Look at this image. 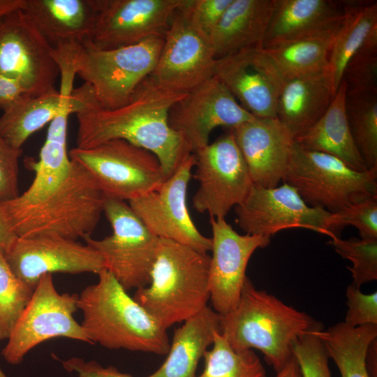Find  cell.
<instances>
[{"instance_id":"obj_1","label":"cell","mask_w":377,"mask_h":377,"mask_svg":"<svg viewBox=\"0 0 377 377\" xmlns=\"http://www.w3.org/2000/svg\"><path fill=\"white\" fill-rule=\"evenodd\" d=\"M73 114L63 98L50 123L38 158L28 157L34 173L29 186L0 208L17 237L56 235L77 240L91 237L103 213L105 197L89 172L67 150L68 119Z\"/></svg>"},{"instance_id":"obj_2","label":"cell","mask_w":377,"mask_h":377,"mask_svg":"<svg viewBox=\"0 0 377 377\" xmlns=\"http://www.w3.org/2000/svg\"><path fill=\"white\" fill-rule=\"evenodd\" d=\"M186 94L165 89L150 77L139 85L125 105L116 109L99 107L91 94H78L75 96L77 147L124 140L154 154L170 177L193 154L168 123L170 109Z\"/></svg>"},{"instance_id":"obj_3","label":"cell","mask_w":377,"mask_h":377,"mask_svg":"<svg viewBox=\"0 0 377 377\" xmlns=\"http://www.w3.org/2000/svg\"><path fill=\"white\" fill-rule=\"evenodd\" d=\"M320 330L312 317L257 289L248 277L236 307L220 321V334L233 350L258 349L276 372L293 356L300 336Z\"/></svg>"},{"instance_id":"obj_4","label":"cell","mask_w":377,"mask_h":377,"mask_svg":"<svg viewBox=\"0 0 377 377\" xmlns=\"http://www.w3.org/2000/svg\"><path fill=\"white\" fill-rule=\"evenodd\" d=\"M98 281L78 295L83 314L81 325L92 343L109 349H125L167 355L170 341L163 328L107 269Z\"/></svg>"},{"instance_id":"obj_5","label":"cell","mask_w":377,"mask_h":377,"mask_svg":"<svg viewBox=\"0 0 377 377\" xmlns=\"http://www.w3.org/2000/svg\"><path fill=\"white\" fill-rule=\"evenodd\" d=\"M209 263L206 253L160 239L150 282L133 297L167 330L207 306Z\"/></svg>"},{"instance_id":"obj_6","label":"cell","mask_w":377,"mask_h":377,"mask_svg":"<svg viewBox=\"0 0 377 377\" xmlns=\"http://www.w3.org/2000/svg\"><path fill=\"white\" fill-rule=\"evenodd\" d=\"M164 42L154 36L114 49L96 47L90 39L69 43L75 74L87 84L95 103L104 109L125 105L154 71Z\"/></svg>"},{"instance_id":"obj_7","label":"cell","mask_w":377,"mask_h":377,"mask_svg":"<svg viewBox=\"0 0 377 377\" xmlns=\"http://www.w3.org/2000/svg\"><path fill=\"white\" fill-rule=\"evenodd\" d=\"M282 182L293 186L308 205L331 213L377 196V169L357 171L337 157L295 141Z\"/></svg>"},{"instance_id":"obj_8","label":"cell","mask_w":377,"mask_h":377,"mask_svg":"<svg viewBox=\"0 0 377 377\" xmlns=\"http://www.w3.org/2000/svg\"><path fill=\"white\" fill-rule=\"evenodd\" d=\"M68 154L89 172L105 198L128 202L157 189L168 177L154 154L121 139L76 147Z\"/></svg>"},{"instance_id":"obj_9","label":"cell","mask_w":377,"mask_h":377,"mask_svg":"<svg viewBox=\"0 0 377 377\" xmlns=\"http://www.w3.org/2000/svg\"><path fill=\"white\" fill-rule=\"evenodd\" d=\"M103 213L112 232L85 243L102 256L105 269L128 292L148 286L160 239L141 221L125 201L105 198Z\"/></svg>"},{"instance_id":"obj_10","label":"cell","mask_w":377,"mask_h":377,"mask_svg":"<svg viewBox=\"0 0 377 377\" xmlns=\"http://www.w3.org/2000/svg\"><path fill=\"white\" fill-rule=\"evenodd\" d=\"M78 295L59 293L52 274L43 275L17 320L1 354L7 362L20 364L38 344L57 337L91 343L81 324L74 318Z\"/></svg>"},{"instance_id":"obj_11","label":"cell","mask_w":377,"mask_h":377,"mask_svg":"<svg viewBox=\"0 0 377 377\" xmlns=\"http://www.w3.org/2000/svg\"><path fill=\"white\" fill-rule=\"evenodd\" d=\"M235 209L236 223L245 234L271 237L282 230L300 228L331 239L340 237L332 223V213L308 205L286 182L269 188L253 185Z\"/></svg>"},{"instance_id":"obj_12","label":"cell","mask_w":377,"mask_h":377,"mask_svg":"<svg viewBox=\"0 0 377 377\" xmlns=\"http://www.w3.org/2000/svg\"><path fill=\"white\" fill-rule=\"evenodd\" d=\"M193 177L198 188L192 200L199 213L224 218L245 199L253 183L230 131L194 153Z\"/></svg>"},{"instance_id":"obj_13","label":"cell","mask_w":377,"mask_h":377,"mask_svg":"<svg viewBox=\"0 0 377 377\" xmlns=\"http://www.w3.org/2000/svg\"><path fill=\"white\" fill-rule=\"evenodd\" d=\"M53 52L22 10L0 20V73L17 80L27 94L57 90L60 70Z\"/></svg>"},{"instance_id":"obj_14","label":"cell","mask_w":377,"mask_h":377,"mask_svg":"<svg viewBox=\"0 0 377 377\" xmlns=\"http://www.w3.org/2000/svg\"><path fill=\"white\" fill-rule=\"evenodd\" d=\"M195 164V156L191 154L157 189L131 200L128 204L159 239L207 253L212 249V239L198 230L186 205L188 186Z\"/></svg>"},{"instance_id":"obj_15","label":"cell","mask_w":377,"mask_h":377,"mask_svg":"<svg viewBox=\"0 0 377 377\" xmlns=\"http://www.w3.org/2000/svg\"><path fill=\"white\" fill-rule=\"evenodd\" d=\"M179 8L164 33L163 45L149 77L165 89L187 93L214 77L216 57L210 37Z\"/></svg>"},{"instance_id":"obj_16","label":"cell","mask_w":377,"mask_h":377,"mask_svg":"<svg viewBox=\"0 0 377 377\" xmlns=\"http://www.w3.org/2000/svg\"><path fill=\"white\" fill-rule=\"evenodd\" d=\"M3 255L13 273L33 289L45 274L105 269L101 255L89 245L56 235L17 237Z\"/></svg>"},{"instance_id":"obj_17","label":"cell","mask_w":377,"mask_h":377,"mask_svg":"<svg viewBox=\"0 0 377 377\" xmlns=\"http://www.w3.org/2000/svg\"><path fill=\"white\" fill-rule=\"evenodd\" d=\"M253 118L214 76L187 92L173 105L168 123L194 154L209 143L214 128L222 126L229 130Z\"/></svg>"},{"instance_id":"obj_18","label":"cell","mask_w":377,"mask_h":377,"mask_svg":"<svg viewBox=\"0 0 377 377\" xmlns=\"http://www.w3.org/2000/svg\"><path fill=\"white\" fill-rule=\"evenodd\" d=\"M214 76L253 116L276 118L284 80L265 49H245L216 59Z\"/></svg>"},{"instance_id":"obj_19","label":"cell","mask_w":377,"mask_h":377,"mask_svg":"<svg viewBox=\"0 0 377 377\" xmlns=\"http://www.w3.org/2000/svg\"><path fill=\"white\" fill-rule=\"evenodd\" d=\"M212 256L208 286L213 309L225 316L237 306L247 278L246 270L252 254L270 242L269 237L240 235L224 218L210 216Z\"/></svg>"},{"instance_id":"obj_20","label":"cell","mask_w":377,"mask_h":377,"mask_svg":"<svg viewBox=\"0 0 377 377\" xmlns=\"http://www.w3.org/2000/svg\"><path fill=\"white\" fill-rule=\"evenodd\" d=\"M98 14L91 41L114 49L163 36L182 0H98Z\"/></svg>"},{"instance_id":"obj_21","label":"cell","mask_w":377,"mask_h":377,"mask_svg":"<svg viewBox=\"0 0 377 377\" xmlns=\"http://www.w3.org/2000/svg\"><path fill=\"white\" fill-rule=\"evenodd\" d=\"M246 165L253 185L279 186L290 161L294 139L277 118H258L229 129Z\"/></svg>"},{"instance_id":"obj_22","label":"cell","mask_w":377,"mask_h":377,"mask_svg":"<svg viewBox=\"0 0 377 377\" xmlns=\"http://www.w3.org/2000/svg\"><path fill=\"white\" fill-rule=\"evenodd\" d=\"M53 47L91 39L98 0H27L22 10Z\"/></svg>"},{"instance_id":"obj_23","label":"cell","mask_w":377,"mask_h":377,"mask_svg":"<svg viewBox=\"0 0 377 377\" xmlns=\"http://www.w3.org/2000/svg\"><path fill=\"white\" fill-rule=\"evenodd\" d=\"M335 93L327 69L285 80L276 118L295 140L325 114Z\"/></svg>"},{"instance_id":"obj_24","label":"cell","mask_w":377,"mask_h":377,"mask_svg":"<svg viewBox=\"0 0 377 377\" xmlns=\"http://www.w3.org/2000/svg\"><path fill=\"white\" fill-rule=\"evenodd\" d=\"M345 1L276 0L263 42V48L339 26Z\"/></svg>"},{"instance_id":"obj_25","label":"cell","mask_w":377,"mask_h":377,"mask_svg":"<svg viewBox=\"0 0 377 377\" xmlns=\"http://www.w3.org/2000/svg\"><path fill=\"white\" fill-rule=\"evenodd\" d=\"M276 0H232L210 34L216 59L263 47Z\"/></svg>"},{"instance_id":"obj_26","label":"cell","mask_w":377,"mask_h":377,"mask_svg":"<svg viewBox=\"0 0 377 377\" xmlns=\"http://www.w3.org/2000/svg\"><path fill=\"white\" fill-rule=\"evenodd\" d=\"M221 316L206 306L188 318L174 332L163 364L147 377H196L200 360L220 332Z\"/></svg>"},{"instance_id":"obj_27","label":"cell","mask_w":377,"mask_h":377,"mask_svg":"<svg viewBox=\"0 0 377 377\" xmlns=\"http://www.w3.org/2000/svg\"><path fill=\"white\" fill-rule=\"evenodd\" d=\"M346 86L343 80L325 114L294 141L300 146L332 155L353 169L369 170L354 142L346 111Z\"/></svg>"},{"instance_id":"obj_28","label":"cell","mask_w":377,"mask_h":377,"mask_svg":"<svg viewBox=\"0 0 377 377\" xmlns=\"http://www.w3.org/2000/svg\"><path fill=\"white\" fill-rule=\"evenodd\" d=\"M376 28V1H345L344 16L335 34L327 68L335 92L347 63Z\"/></svg>"},{"instance_id":"obj_29","label":"cell","mask_w":377,"mask_h":377,"mask_svg":"<svg viewBox=\"0 0 377 377\" xmlns=\"http://www.w3.org/2000/svg\"><path fill=\"white\" fill-rule=\"evenodd\" d=\"M340 24L264 49L284 81L318 73L327 68L332 45Z\"/></svg>"},{"instance_id":"obj_30","label":"cell","mask_w":377,"mask_h":377,"mask_svg":"<svg viewBox=\"0 0 377 377\" xmlns=\"http://www.w3.org/2000/svg\"><path fill=\"white\" fill-rule=\"evenodd\" d=\"M316 334L337 364L341 377H370L366 357L369 345L377 338V325L351 327L341 322Z\"/></svg>"},{"instance_id":"obj_31","label":"cell","mask_w":377,"mask_h":377,"mask_svg":"<svg viewBox=\"0 0 377 377\" xmlns=\"http://www.w3.org/2000/svg\"><path fill=\"white\" fill-rule=\"evenodd\" d=\"M61 105L59 90L37 96L24 95L0 117V137L15 149L22 146L58 114Z\"/></svg>"},{"instance_id":"obj_32","label":"cell","mask_w":377,"mask_h":377,"mask_svg":"<svg viewBox=\"0 0 377 377\" xmlns=\"http://www.w3.org/2000/svg\"><path fill=\"white\" fill-rule=\"evenodd\" d=\"M346 111L360 154L369 170L377 169V92L346 94Z\"/></svg>"},{"instance_id":"obj_33","label":"cell","mask_w":377,"mask_h":377,"mask_svg":"<svg viewBox=\"0 0 377 377\" xmlns=\"http://www.w3.org/2000/svg\"><path fill=\"white\" fill-rule=\"evenodd\" d=\"M203 357L204 369L197 377H267L253 350H233L220 332L215 334L212 348Z\"/></svg>"},{"instance_id":"obj_34","label":"cell","mask_w":377,"mask_h":377,"mask_svg":"<svg viewBox=\"0 0 377 377\" xmlns=\"http://www.w3.org/2000/svg\"><path fill=\"white\" fill-rule=\"evenodd\" d=\"M34 290L13 273L0 252V341L9 338Z\"/></svg>"},{"instance_id":"obj_35","label":"cell","mask_w":377,"mask_h":377,"mask_svg":"<svg viewBox=\"0 0 377 377\" xmlns=\"http://www.w3.org/2000/svg\"><path fill=\"white\" fill-rule=\"evenodd\" d=\"M342 80L346 94L377 92V28L348 61Z\"/></svg>"},{"instance_id":"obj_36","label":"cell","mask_w":377,"mask_h":377,"mask_svg":"<svg viewBox=\"0 0 377 377\" xmlns=\"http://www.w3.org/2000/svg\"><path fill=\"white\" fill-rule=\"evenodd\" d=\"M329 244L339 256L352 263L353 266L347 268L351 272L353 284L360 288L377 279V239L337 237L332 239Z\"/></svg>"},{"instance_id":"obj_37","label":"cell","mask_w":377,"mask_h":377,"mask_svg":"<svg viewBox=\"0 0 377 377\" xmlns=\"http://www.w3.org/2000/svg\"><path fill=\"white\" fill-rule=\"evenodd\" d=\"M292 350L302 377H331L329 355L316 331L300 336L294 341Z\"/></svg>"},{"instance_id":"obj_38","label":"cell","mask_w":377,"mask_h":377,"mask_svg":"<svg viewBox=\"0 0 377 377\" xmlns=\"http://www.w3.org/2000/svg\"><path fill=\"white\" fill-rule=\"evenodd\" d=\"M332 223L339 233L345 226H352L357 229L361 239H377V196L332 213Z\"/></svg>"},{"instance_id":"obj_39","label":"cell","mask_w":377,"mask_h":377,"mask_svg":"<svg viewBox=\"0 0 377 377\" xmlns=\"http://www.w3.org/2000/svg\"><path fill=\"white\" fill-rule=\"evenodd\" d=\"M232 0H182L179 10L198 29L210 34Z\"/></svg>"},{"instance_id":"obj_40","label":"cell","mask_w":377,"mask_h":377,"mask_svg":"<svg viewBox=\"0 0 377 377\" xmlns=\"http://www.w3.org/2000/svg\"><path fill=\"white\" fill-rule=\"evenodd\" d=\"M348 306L344 322L351 327L377 325V292L365 294L351 283L346 289Z\"/></svg>"},{"instance_id":"obj_41","label":"cell","mask_w":377,"mask_h":377,"mask_svg":"<svg viewBox=\"0 0 377 377\" xmlns=\"http://www.w3.org/2000/svg\"><path fill=\"white\" fill-rule=\"evenodd\" d=\"M22 149L13 147L0 137V203L19 195V158Z\"/></svg>"},{"instance_id":"obj_42","label":"cell","mask_w":377,"mask_h":377,"mask_svg":"<svg viewBox=\"0 0 377 377\" xmlns=\"http://www.w3.org/2000/svg\"><path fill=\"white\" fill-rule=\"evenodd\" d=\"M61 363L66 371L75 372L76 377H134L114 367H103L94 360L86 361L78 357H71Z\"/></svg>"},{"instance_id":"obj_43","label":"cell","mask_w":377,"mask_h":377,"mask_svg":"<svg viewBox=\"0 0 377 377\" xmlns=\"http://www.w3.org/2000/svg\"><path fill=\"white\" fill-rule=\"evenodd\" d=\"M27 94L16 79L0 73V110H8Z\"/></svg>"},{"instance_id":"obj_44","label":"cell","mask_w":377,"mask_h":377,"mask_svg":"<svg viewBox=\"0 0 377 377\" xmlns=\"http://www.w3.org/2000/svg\"><path fill=\"white\" fill-rule=\"evenodd\" d=\"M17 237L0 208V252L6 253Z\"/></svg>"},{"instance_id":"obj_45","label":"cell","mask_w":377,"mask_h":377,"mask_svg":"<svg viewBox=\"0 0 377 377\" xmlns=\"http://www.w3.org/2000/svg\"><path fill=\"white\" fill-rule=\"evenodd\" d=\"M27 0H0V20L19 10H23Z\"/></svg>"},{"instance_id":"obj_46","label":"cell","mask_w":377,"mask_h":377,"mask_svg":"<svg viewBox=\"0 0 377 377\" xmlns=\"http://www.w3.org/2000/svg\"><path fill=\"white\" fill-rule=\"evenodd\" d=\"M276 377H302L299 365L294 356L277 372Z\"/></svg>"},{"instance_id":"obj_47","label":"cell","mask_w":377,"mask_h":377,"mask_svg":"<svg viewBox=\"0 0 377 377\" xmlns=\"http://www.w3.org/2000/svg\"><path fill=\"white\" fill-rule=\"evenodd\" d=\"M376 339L369 345L366 357L367 367L372 377H376Z\"/></svg>"},{"instance_id":"obj_48","label":"cell","mask_w":377,"mask_h":377,"mask_svg":"<svg viewBox=\"0 0 377 377\" xmlns=\"http://www.w3.org/2000/svg\"><path fill=\"white\" fill-rule=\"evenodd\" d=\"M0 377H7L0 368Z\"/></svg>"}]
</instances>
